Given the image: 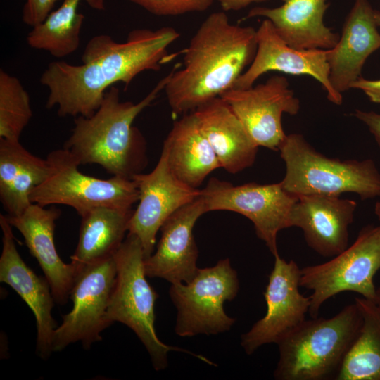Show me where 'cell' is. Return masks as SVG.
Segmentation results:
<instances>
[{
    "label": "cell",
    "instance_id": "6da1fadb",
    "mask_svg": "<svg viewBox=\"0 0 380 380\" xmlns=\"http://www.w3.org/2000/svg\"><path fill=\"white\" fill-rule=\"evenodd\" d=\"M173 27L137 29L123 42L110 35L93 37L86 44L82 64L50 63L40 77L49 91L46 107L57 108L60 117L92 115L107 89L116 82L127 87L139 73L158 71L172 58L169 46L179 37Z\"/></svg>",
    "mask_w": 380,
    "mask_h": 380
},
{
    "label": "cell",
    "instance_id": "7a4b0ae2",
    "mask_svg": "<svg viewBox=\"0 0 380 380\" xmlns=\"http://www.w3.org/2000/svg\"><path fill=\"white\" fill-rule=\"evenodd\" d=\"M256 50V30L232 23L223 11L210 14L184 50L183 67L169 72L163 91L172 112L191 113L232 89Z\"/></svg>",
    "mask_w": 380,
    "mask_h": 380
},
{
    "label": "cell",
    "instance_id": "3957f363",
    "mask_svg": "<svg viewBox=\"0 0 380 380\" xmlns=\"http://www.w3.org/2000/svg\"><path fill=\"white\" fill-rule=\"evenodd\" d=\"M169 73L139 102L121 101L119 89L111 86L89 117L74 119V127L63 148L81 165L96 164L113 176L132 179L147 163L146 142L133 122L158 96Z\"/></svg>",
    "mask_w": 380,
    "mask_h": 380
},
{
    "label": "cell",
    "instance_id": "277c9868",
    "mask_svg": "<svg viewBox=\"0 0 380 380\" xmlns=\"http://www.w3.org/2000/svg\"><path fill=\"white\" fill-rule=\"evenodd\" d=\"M362 323L355 302L332 317L305 319L277 344L279 360L274 371V379H336Z\"/></svg>",
    "mask_w": 380,
    "mask_h": 380
},
{
    "label": "cell",
    "instance_id": "5b68a950",
    "mask_svg": "<svg viewBox=\"0 0 380 380\" xmlns=\"http://www.w3.org/2000/svg\"><path fill=\"white\" fill-rule=\"evenodd\" d=\"M279 151L286 166L280 182L296 196L350 192L362 200L380 197V171L372 159L329 158L297 133L286 135Z\"/></svg>",
    "mask_w": 380,
    "mask_h": 380
},
{
    "label": "cell",
    "instance_id": "8992f818",
    "mask_svg": "<svg viewBox=\"0 0 380 380\" xmlns=\"http://www.w3.org/2000/svg\"><path fill=\"white\" fill-rule=\"evenodd\" d=\"M114 258L117 275L106 313L108 323L118 322L130 328L145 346L156 371L167 367V354L173 350L186 352L210 363L202 355L164 343L157 336L154 323L158 294L146 279L145 256L139 238L128 233Z\"/></svg>",
    "mask_w": 380,
    "mask_h": 380
},
{
    "label": "cell",
    "instance_id": "52a82bcc",
    "mask_svg": "<svg viewBox=\"0 0 380 380\" xmlns=\"http://www.w3.org/2000/svg\"><path fill=\"white\" fill-rule=\"evenodd\" d=\"M46 159L51 171L46 179L31 194L32 203L46 207L64 205L81 217L98 207L131 209L139 201L134 179L113 176L107 179L87 175L65 149L51 151Z\"/></svg>",
    "mask_w": 380,
    "mask_h": 380
},
{
    "label": "cell",
    "instance_id": "ba28073f",
    "mask_svg": "<svg viewBox=\"0 0 380 380\" xmlns=\"http://www.w3.org/2000/svg\"><path fill=\"white\" fill-rule=\"evenodd\" d=\"M380 270V224L362 227L355 241L332 259L300 269V286L311 290L308 313L318 317L322 304L343 292L374 300V277Z\"/></svg>",
    "mask_w": 380,
    "mask_h": 380
},
{
    "label": "cell",
    "instance_id": "9c48e42d",
    "mask_svg": "<svg viewBox=\"0 0 380 380\" xmlns=\"http://www.w3.org/2000/svg\"><path fill=\"white\" fill-rule=\"evenodd\" d=\"M239 289L237 272L229 258L198 268L189 282L171 284L169 294L177 311L175 333L191 337L229 331L236 319L226 314L224 304L234 299Z\"/></svg>",
    "mask_w": 380,
    "mask_h": 380
},
{
    "label": "cell",
    "instance_id": "30bf717a",
    "mask_svg": "<svg viewBox=\"0 0 380 380\" xmlns=\"http://www.w3.org/2000/svg\"><path fill=\"white\" fill-rule=\"evenodd\" d=\"M201 193L207 213L229 210L243 215L253 222L257 236L265 242L273 256L279 255L277 234L291 227V212L298 198L286 191L281 182L234 186L211 178Z\"/></svg>",
    "mask_w": 380,
    "mask_h": 380
},
{
    "label": "cell",
    "instance_id": "8fae6325",
    "mask_svg": "<svg viewBox=\"0 0 380 380\" xmlns=\"http://www.w3.org/2000/svg\"><path fill=\"white\" fill-rule=\"evenodd\" d=\"M116 275L114 256L88 265L77 274L70 293L72 308L54 331L53 352L75 342L89 349L102 339L101 333L110 326L106 313Z\"/></svg>",
    "mask_w": 380,
    "mask_h": 380
},
{
    "label": "cell",
    "instance_id": "7c38bea8",
    "mask_svg": "<svg viewBox=\"0 0 380 380\" xmlns=\"http://www.w3.org/2000/svg\"><path fill=\"white\" fill-rule=\"evenodd\" d=\"M300 268L294 260L274 257L264 292L266 313L241 337L247 355L263 345L278 344L305 320L310 299L300 292Z\"/></svg>",
    "mask_w": 380,
    "mask_h": 380
},
{
    "label": "cell",
    "instance_id": "4fadbf2b",
    "mask_svg": "<svg viewBox=\"0 0 380 380\" xmlns=\"http://www.w3.org/2000/svg\"><path fill=\"white\" fill-rule=\"evenodd\" d=\"M220 97L230 106L258 146L274 151H279L286 137L282 115H295L300 108L288 80L280 75L247 89L232 88Z\"/></svg>",
    "mask_w": 380,
    "mask_h": 380
},
{
    "label": "cell",
    "instance_id": "5bb4252c",
    "mask_svg": "<svg viewBox=\"0 0 380 380\" xmlns=\"http://www.w3.org/2000/svg\"><path fill=\"white\" fill-rule=\"evenodd\" d=\"M132 179L137 184L139 197L128 224V233L139 238L146 258L153 253L156 234L163 223L179 208L196 198L201 190L184 184L172 175L164 148L151 172L136 174Z\"/></svg>",
    "mask_w": 380,
    "mask_h": 380
},
{
    "label": "cell",
    "instance_id": "9a60e30c",
    "mask_svg": "<svg viewBox=\"0 0 380 380\" xmlns=\"http://www.w3.org/2000/svg\"><path fill=\"white\" fill-rule=\"evenodd\" d=\"M256 41L255 57L233 88L251 87L262 75L270 71L293 75H306L321 84L331 103L336 105L342 103V94L336 91L330 83L327 50H301L290 46L278 34L270 20L266 18L256 30Z\"/></svg>",
    "mask_w": 380,
    "mask_h": 380
},
{
    "label": "cell",
    "instance_id": "2e32d148",
    "mask_svg": "<svg viewBox=\"0 0 380 380\" xmlns=\"http://www.w3.org/2000/svg\"><path fill=\"white\" fill-rule=\"evenodd\" d=\"M2 251L0 257V281L10 286L32 311L37 326L36 352L47 359L53 350L56 322L51 314L54 298L46 279L39 277L23 261L18 253L6 216L0 215Z\"/></svg>",
    "mask_w": 380,
    "mask_h": 380
},
{
    "label": "cell",
    "instance_id": "e0dca14e",
    "mask_svg": "<svg viewBox=\"0 0 380 380\" xmlns=\"http://www.w3.org/2000/svg\"><path fill=\"white\" fill-rule=\"evenodd\" d=\"M207 213L201 194L173 213L162 225L156 251L144 259L148 277H158L171 284L186 283L196 274L198 248L193 228Z\"/></svg>",
    "mask_w": 380,
    "mask_h": 380
},
{
    "label": "cell",
    "instance_id": "ac0fdd59",
    "mask_svg": "<svg viewBox=\"0 0 380 380\" xmlns=\"http://www.w3.org/2000/svg\"><path fill=\"white\" fill-rule=\"evenodd\" d=\"M357 204L340 196H298L291 212V227L300 228L308 246L323 257H334L348 246L349 227Z\"/></svg>",
    "mask_w": 380,
    "mask_h": 380
},
{
    "label": "cell",
    "instance_id": "d6986e66",
    "mask_svg": "<svg viewBox=\"0 0 380 380\" xmlns=\"http://www.w3.org/2000/svg\"><path fill=\"white\" fill-rule=\"evenodd\" d=\"M61 210L32 203L20 215L6 216L23 236L30 254L37 260L50 285L55 303L65 305L77 277L74 266L65 263L56 248L54 232Z\"/></svg>",
    "mask_w": 380,
    "mask_h": 380
},
{
    "label": "cell",
    "instance_id": "ffe728a7",
    "mask_svg": "<svg viewBox=\"0 0 380 380\" xmlns=\"http://www.w3.org/2000/svg\"><path fill=\"white\" fill-rule=\"evenodd\" d=\"M380 48V31L368 0H355L336 46L327 50L329 80L342 93L361 77L367 58Z\"/></svg>",
    "mask_w": 380,
    "mask_h": 380
},
{
    "label": "cell",
    "instance_id": "44dd1931",
    "mask_svg": "<svg viewBox=\"0 0 380 380\" xmlns=\"http://www.w3.org/2000/svg\"><path fill=\"white\" fill-rule=\"evenodd\" d=\"M282 1L279 7L253 8L246 18L268 19L281 38L297 49L329 50L336 46L340 35L324 23L327 0Z\"/></svg>",
    "mask_w": 380,
    "mask_h": 380
},
{
    "label": "cell",
    "instance_id": "7402d4cb",
    "mask_svg": "<svg viewBox=\"0 0 380 380\" xmlns=\"http://www.w3.org/2000/svg\"><path fill=\"white\" fill-rule=\"evenodd\" d=\"M194 113L222 167L236 174L253 165L258 146L226 101L216 97Z\"/></svg>",
    "mask_w": 380,
    "mask_h": 380
},
{
    "label": "cell",
    "instance_id": "603a6c76",
    "mask_svg": "<svg viewBox=\"0 0 380 380\" xmlns=\"http://www.w3.org/2000/svg\"><path fill=\"white\" fill-rule=\"evenodd\" d=\"M163 148L172 175L192 188L197 189L211 172L222 167L194 111L174 122Z\"/></svg>",
    "mask_w": 380,
    "mask_h": 380
},
{
    "label": "cell",
    "instance_id": "cb8c5ba5",
    "mask_svg": "<svg viewBox=\"0 0 380 380\" xmlns=\"http://www.w3.org/2000/svg\"><path fill=\"white\" fill-rule=\"evenodd\" d=\"M51 171L46 158L32 154L20 141L0 139V201L7 215H20L32 203V192Z\"/></svg>",
    "mask_w": 380,
    "mask_h": 380
},
{
    "label": "cell",
    "instance_id": "d4e9b609",
    "mask_svg": "<svg viewBox=\"0 0 380 380\" xmlns=\"http://www.w3.org/2000/svg\"><path fill=\"white\" fill-rule=\"evenodd\" d=\"M132 210L95 208L81 216L79 239L71 255L77 276L87 266L113 257L124 241Z\"/></svg>",
    "mask_w": 380,
    "mask_h": 380
},
{
    "label": "cell",
    "instance_id": "484cf974",
    "mask_svg": "<svg viewBox=\"0 0 380 380\" xmlns=\"http://www.w3.org/2000/svg\"><path fill=\"white\" fill-rule=\"evenodd\" d=\"M82 0H63L60 7L50 13L27 36L28 45L48 51L56 58L74 53L79 47L80 34L84 17L77 11ZM96 10L105 8V0H84Z\"/></svg>",
    "mask_w": 380,
    "mask_h": 380
},
{
    "label": "cell",
    "instance_id": "4316f807",
    "mask_svg": "<svg viewBox=\"0 0 380 380\" xmlns=\"http://www.w3.org/2000/svg\"><path fill=\"white\" fill-rule=\"evenodd\" d=\"M355 302L362 323L335 379L380 380V305L363 297Z\"/></svg>",
    "mask_w": 380,
    "mask_h": 380
},
{
    "label": "cell",
    "instance_id": "83f0119b",
    "mask_svg": "<svg viewBox=\"0 0 380 380\" xmlns=\"http://www.w3.org/2000/svg\"><path fill=\"white\" fill-rule=\"evenodd\" d=\"M30 99L20 81L0 70V139L20 141L32 117Z\"/></svg>",
    "mask_w": 380,
    "mask_h": 380
},
{
    "label": "cell",
    "instance_id": "f1b7e54d",
    "mask_svg": "<svg viewBox=\"0 0 380 380\" xmlns=\"http://www.w3.org/2000/svg\"><path fill=\"white\" fill-rule=\"evenodd\" d=\"M159 16L179 15L206 11L213 0H129Z\"/></svg>",
    "mask_w": 380,
    "mask_h": 380
},
{
    "label": "cell",
    "instance_id": "f546056e",
    "mask_svg": "<svg viewBox=\"0 0 380 380\" xmlns=\"http://www.w3.org/2000/svg\"><path fill=\"white\" fill-rule=\"evenodd\" d=\"M58 0H26L23 8V20L32 27L42 23L50 14Z\"/></svg>",
    "mask_w": 380,
    "mask_h": 380
},
{
    "label": "cell",
    "instance_id": "4dcf8cb0",
    "mask_svg": "<svg viewBox=\"0 0 380 380\" xmlns=\"http://www.w3.org/2000/svg\"><path fill=\"white\" fill-rule=\"evenodd\" d=\"M353 115L367 127L380 150V113L357 109Z\"/></svg>",
    "mask_w": 380,
    "mask_h": 380
},
{
    "label": "cell",
    "instance_id": "1f68e13d",
    "mask_svg": "<svg viewBox=\"0 0 380 380\" xmlns=\"http://www.w3.org/2000/svg\"><path fill=\"white\" fill-rule=\"evenodd\" d=\"M351 89L362 90L372 102L380 103V80H372L360 77L352 84Z\"/></svg>",
    "mask_w": 380,
    "mask_h": 380
},
{
    "label": "cell",
    "instance_id": "d6a6232c",
    "mask_svg": "<svg viewBox=\"0 0 380 380\" xmlns=\"http://www.w3.org/2000/svg\"><path fill=\"white\" fill-rule=\"evenodd\" d=\"M217 1L220 4L222 8L225 11H239L246 8L254 3H262L268 0H213Z\"/></svg>",
    "mask_w": 380,
    "mask_h": 380
},
{
    "label": "cell",
    "instance_id": "836d02e7",
    "mask_svg": "<svg viewBox=\"0 0 380 380\" xmlns=\"http://www.w3.org/2000/svg\"><path fill=\"white\" fill-rule=\"evenodd\" d=\"M374 18H375L376 25L380 31V11H379L374 10Z\"/></svg>",
    "mask_w": 380,
    "mask_h": 380
},
{
    "label": "cell",
    "instance_id": "e575fe53",
    "mask_svg": "<svg viewBox=\"0 0 380 380\" xmlns=\"http://www.w3.org/2000/svg\"><path fill=\"white\" fill-rule=\"evenodd\" d=\"M374 210V214L380 220V202H376L375 203Z\"/></svg>",
    "mask_w": 380,
    "mask_h": 380
},
{
    "label": "cell",
    "instance_id": "d590c367",
    "mask_svg": "<svg viewBox=\"0 0 380 380\" xmlns=\"http://www.w3.org/2000/svg\"><path fill=\"white\" fill-rule=\"evenodd\" d=\"M374 301L380 305V286L376 288Z\"/></svg>",
    "mask_w": 380,
    "mask_h": 380
}]
</instances>
